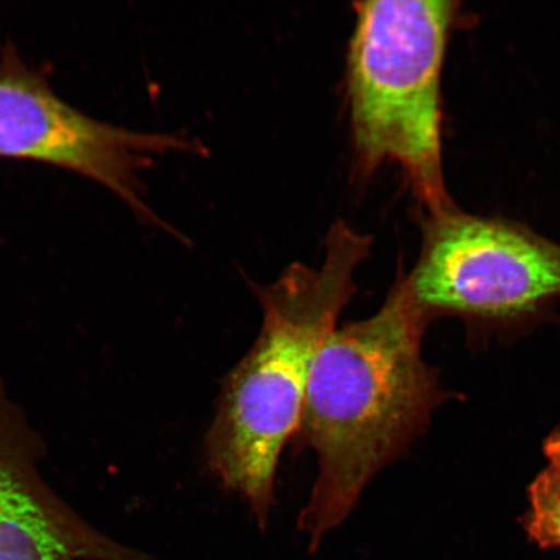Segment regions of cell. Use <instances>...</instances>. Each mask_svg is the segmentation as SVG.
<instances>
[{
    "mask_svg": "<svg viewBox=\"0 0 560 560\" xmlns=\"http://www.w3.org/2000/svg\"><path fill=\"white\" fill-rule=\"evenodd\" d=\"M427 326L397 278L381 310L336 327L315 360L296 432L317 457V478L298 520L311 552L445 400L436 371L423 360Z\"/></svg>",
    "mask_w": 560,
    "mask_h": 560,
    "instance_id": "6da1fadb",
    "label": "cell"
},
{
    "mask_svg": "<svg viewBox=\"0 0 560 560\" xmlns=\"http://www.w3.org/2000/svg\"><path fill=\"white\" fill-rule=\"evenodd\" d=\"M373 237L336 221L318 266L295 262L255 287L262 324L254 346L230 371L206 436L209 471L268 527L280 457L296 436L315 360L357 292L355 272Z\"/></svg>",
    "mask_w": 560,
    "mask_h": 560,
    "instance_id": "7a4b0ae2",
    "label": "cell"
},
{
    "mask_svg": "<svg viewBox=\"0 0 560 560\" xmlns=\"http://www.w3.org/2000/svg\"><path fill=\"white\" fill-rule=\"evenodd\" d=\"M354 7L347 85L357 166L370 177L385 163L400 165L427 213H439L454 206L443 172L441 79L458 3Z\"/></svg>",
    "mask_w": 560,
    "mask_h": 560,
    "instance_id": "3957f363",
    "label": "cell"
},
{
    "mask_svg": "<svg viewBox=\"0 0 560 560\" xmlns=\"http://www.w3.org/2000/svg\"><path fill=\"white\" fill-rule=\"evenodd\" d=\"M398 279L427 325L517 319L560 298V244L453 206L427 215L418 262Z\"/></svg>",
    "mask_w": 560,
    "mask_h": 560,
    "instance_id": "277c9868",
    "label": "cell"
},
{
    "mask_svg": "<svg viewBox=\"0 0 560 560\" xmlns=\"http://www.w3.org/2000/svg\"><path fill=\"white\" fill-rule=\"evenodd\" d=\"M196 151L192 140L96 120L62 100L42 70L15 47L0 54V158L38 161L100 182L145 221L139 173L153 156Z\"/></svg>",
    "mask_w": 560,
    "mask_h": 560,
    "instance_id": "5b68a950",
    "label": "cell"
},
{
    "mask_svg": "<svg viewBox=\"0 0 560 560\" xmlns=\"http://www.w3.org/2000/svg\"><path fill=\"white\" fill-rule=\"evenodd\" d=\"M38 446L0 387V560H145L97 535L52 493Z\"/></svg>",
    "mask_w": 560,
    "mask_h": 560,
    "instance_id": "8992f818",
    "label": "cell"
},
{
    "mask_svg": "<svg viewBox=\"0 0 560 560\" xmlns=\"http://www.w3.org/2000/svg\"><path fill=\"white\" fill-rule=\"evenodd\" d=\"M525 529L542 548H560V478L549 468L529 487Z\"/></svg>",
    "mask_w": 560,
    "mask_h": 560,
    "instance_id": "52a82bcc",
    "label": "cell"
},
{
    "mask_svg": "<svg viewBox=\"0 0 560 560\" xmlns=\"http://www.w3.org/2000/svg\"><path fill=\"white\" fill-rule=\"evenodd\" d=\"M544 454L549 462V470L560 478V427L544 441Z\"/></svg>",
    "mask_w": 560,
    "mask_h": 560,
    "instance_id": "ba28073f",
    "label": "cell"
}]
</instances>
